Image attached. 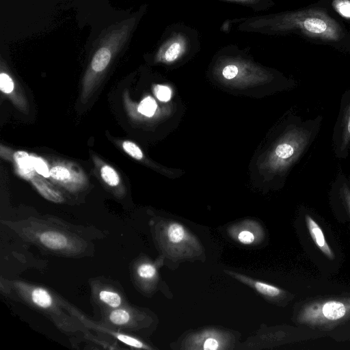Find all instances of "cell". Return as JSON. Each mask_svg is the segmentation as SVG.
<instances>
[{"instance_id": "cell-1", "label": "cell", "mask_w": 350, "mask_h": 350, "mask_svg": "<svg viewBox=\"0 0 350 350\" xmlns=\"http://www.w3.org/2000/svg\"><path fill=\"white\" fill-rule=\"evenodd\" d=\"M275 28L297 30L308 37L326 41H338L342 36V29L337 22L319 9H308L281 16L275 22Z\"/></svg>"}, {"instance_id": "cell-2", "label": "cell", "mask_w": 350, "mask_h": 350, "mask_svg": "<svg viewBox=\"0 0 350 350\" xmlns=\"http://www.w3.org/2000/svg\"><path fill=\"white\" fill-rule=\"evenodd\" d=\"M349 318L350 297H347L310 301L301 308L297 321L310 326L329 327Z\"/></svg>"}, {"instance_id": "cell-3", "label": "cell", "mask_w": 350, "mask_h": 350, "mask_svg": "<svg viewBox=\"0 0 350 350\" xmlns=\"http://www.w3.org/2000/svg\"><path fill=\"white\" fill-rule=\"evenodd\" d=\"M312 133L306 127H294L275 146L269 158V165L280 171L294 163L309 144Z\"/></svg>"}, {"instance_id": "cell-4", "label": "cell", "mask_w": 350, "mask_h": 350, "mask_svg": "<svg viewBox=\"0 0 350 350\" xmlns=\"http://www.w3.org/2000/svg\"><path fill=\"white\" fill-rule=\"evenodd\" d=\"M334 134L336 152L341 157L350 147V99L342 107Z\"/></svg>"}, {"instance_id": "cell-5", "label": "cell", "mask_w": 350, "mask_h": 350, "mask_svg": "<svg viewBox=\"0 0 350 350\" xmlns=\"http://www.w3.org/2000/svg\"><path fill=\"white\" fill-rule=\"evenodd\" d=\"M305 221L311 239L317 247L329 259L334 260L335 255L327 243L321 228L309 215H305Z\"/></svg>"}, {"instance_id": "cell-6", "label": "cell", "mask_w": 350, "mask_h": 350, "mask_svg": "<svg viewBox=\"0 0 350 350\" xmlns=\"http://www.w3.org/2000/svg\"><path fill=\"white\" fill-rule=\"evenodd\" d=\"M226 272L237 278V280L241 281L242 282L252 286L258 293L264 295L274 297L280 295L283 293L280 288L275 286L262 282L253 280L251 278L234 272L229 271H226Z\"/></svg>"}, {"instance_id": "cell-7", "label": "cell", "mask_w": 350, "mask_h": 350, "mask_svg": "<svg viewBox=\"0 0 350 350\" xmlns=\"http://www.w3.org/2000/svg\"><path fill=\"white\" fill-rule=\"evenodd\" d=\"M185 49V44L182 38H175L167 44L160 51L159 57L161 61L170 63L179 58Z\"/></svg>"}, {"instance_id": "cell-8", "label": "cell", "mask_w": 350, "mask_h": 350, "mask_svg": "<svg viewBox=\"0 0 350 350\" xmlns=\"http://www.w3.org/2000/svg\"><path fill=\"white\" fill-rule=\"evenodd\" d=\"M40 241L46 247L52 250H62L68 244L66 237L55 231H46L42 233L40 236Z\"/></svg>"}, {"instance_id": "cell-9", "label": "cell", "mask_w": 350, "mask_h": 350, "mask_svg": "<svg viewBox=\"0 0 350 350\" xmlns=\"http://www.w3.org/2000/svg\"><path fill=\"white\" fill-rule=\"evenodd\" d=\"M111 58V51L109 47L102 46L95 53L92 62L91 68L95 72H103L108 66Z\"/></svg>"}, {"instance_id": "cell-10", "label": "cell", "mask_w": 350, "mask_h": 350, "mask_svg": "<svg viewBox=\"0 0 350 350\" xmlns=\"http://www.w3.org/2000/svg\"><path fill=\"white\" fill-rule=\"evenodd\" d=\"M32 183L38 191L46 200L56 203L63 202L64 198L62 196L41 180L34 178L32 180Z\"/></svg>"}, {"instance_id": "cell-11", "label": "cell", "mask_w": 350, "mask_h": 350, "mask_svg": "<svg viewBox=\"0 0 350 350\" xmlns=\"http://www.w3.org/2000/svg\"><path fill=\"white\" fill-rule=\"evenodd\" d=\"M20 172L29 177L35 170L32 164L31 156L25 151H18L14 155Z\"/></svg>"}, {"instance_id": "cell-12", "label": "cell", "mask_w": 350, "mask_h": 350, "mask_svg": "<svg viewBox=\"0 0 350 350\" xmlns=\"http://www.w3.org/2000/svg\"><path fill=\"white\" fill-rule=\"evenodd\" d=\"M31 299L35 304L44 308L50 307L53 303L49 292L41 288H36L32 291Z\"/></svg>"}, {"instance_id": "cell-13", "label": "cell", "mask_w": 350, "mask_h": 350, "mask_svg": "<svg viewBox=\"0 0 350 350\" xmlns=\"http://www.w3.org/2000/svg\"><path fill=\"white\" fill-rule=\"evenodd\" d=\"M167 238L172 243H180L185 237V231L183 226L177 223L171 224L167 229Z\"/></svg>"}, {"instance_id": "cell-14", "label": "cell", "mask_w": 350, "mask_h": 350, "mask_svg": "<svg viewBox=\"0 0 350 350\" xmlns=\"http://www.w3.org/2000/svg\"><path fill=\"white\" fill-rule=\"evenodd\" d=\"M103 180L109 186H117L120 183V177L117 172L111 166L105 165L100 169Z\"/></svg>"}, {"instance_id": "cell-15", "label": "cell", "mask_w": 350, "mask_h": 350, "mask_svg": "<svg viewBox=\"0 0 350 350\" xmlns=\"http://www.w3.org/2000/svg\"><path fill=\"white\" fill-rule=\"evenodd\" d=\"M157 109V103L150 96H147L142 100L138 106V111L140 113L148 116H152Z\"/></svg>"}, {"instance_id": "cell-16", "label": "cell", "mask_w": 350, "mask_h": 350, "mask_svg": "<svg viewBox=\"0 0 350 350\" xmlns=\"http://www.w3.org/2000/svg\"><path fill=\"white\" fill-rule=\"evenodd\" d=\"M332 6L340 16L350 19V0H332Z\"/></svg>"}, {"instance_id": "cell-17", "label": "cell", "mask_w": 350, "mask_h": 350, "mask_svg": "<svg viewBox=\"0 0 350 350\" xmlns=\"http://www.w3.org/2000/svg\"><path fill=\"white\" fill-rule=\"evenodd\" d=\"M100 299L112 308H117L121 304V297L114 292L102 291L99 293Z\"/></svg>"}, {"instance_id": "cell-18", "label": "cell", "mask_w": 350, "mask_h": 350, "mask_svg": "<svg viewBox=\"0 0 350 350\" xmlns=\"http://www.w3.org/2000/svg\"><path fill=\"white\" fill-rule=\"evenodd\" d=\"M109 319L113 324L122 325L126 324L129 321L130 314L125 310L118 309L111 312Z\"/></svg>"}, {"instance_id": "cell-19", "label": "cell", "mask_w": 350, "mask_h": 350, "mask_svg": "<svg viewBox=\"0 0 350 350\" xmlns=\"http://www.w3.org/2000/svg\"><path fill=\"white\" fill-rule=\"evenodd\" d=\"M122 148L126 153L137 160H141L144 157L142 150L137 145L132 142H124L122 144Z\"/></svg>"}, {"instance_id": "cell-20", "label": "cell", "mask_w": 350, "mask_h": 350, "mask_svg": "<svg viewBox=\"0 0 350 350\" xmlns=\"http://www.w3.org/2000/svg\"><path fill=\"white\" fill-rule=\"evenodd\" d=\"M31 161L33 168L36 172L45 178L50 176V170H49L46 163L42 159L31 156Z\"/></svg>"}, {"instance_id": "cell-21", "label": "cell", "mask_w": 350, "mask_h": 350, "mask_svg": "<svg viewBox=\"0 0 350 350\" xmlns=\"http://www.w3.org/2000/svg\"><path fill=\"white\" fill-rule=\"evenodd\" d=\"M50 176L57 180H65L70 177V172L63 166H55L50 170Z\"/></svg>"}, {"instance_id": "cell-22", "label": "cell", "mask_w": 350, "mask_h": 350, "mask_svg": "<svg viewBox=\"0 0 350 350\" xmlns=\"http://www.w3.org/2000/svg\"><path fill=\"white\" fill-rule=\"evenodd\" d=\"M0 89L5 94H10L14 90V83L12 78L6 73L0 75Z\"/></svg>"}, {"instance_id": "cell-23", "label": "cell", "mask_w": 350, "mask_h": 350, "mask_svg": "<svg viewBox=\"0 0 350 350\" xmlns=\"http://www.w3.org/2000/svg\"><path fill=\"white\" fill-rule=\"evenodd\" d=\"M156 267L148 263L141 265L137 269L138 275L145 279L153 278L156 274Z\"/></svg>"}, {"instance_id": "cell-24", "label": "cell", "mask_w": 350, "mask_h": 350, "mask_svg": "<svg viewBox=\"0 0 350 350\" xmlns=\"http://www.w3.org/2000/svg\"><path fill=\"white\" fill-rule=\"evenodd\" d=\"M116 336L119 340L129 346L133 347L135 348H146L141 341L133 337L124 335L122 334H116Z\"/></svg>"}, {"instance_id": "cell-25", "label": "cell", "mask_w": 350, "mask_h": 350, "mask_svg": "<svg viewBox=\"0 0 350 350\" xmlns=\"http://www.w3.org/2000/svg\"><path fill=\"white\" fill-rule=\"evenodd\" d=\"M154 94L161 101L166 102L171 98V90L165 85H157L154 87Z\"/></svg>"}, {"instance_id": "cell-26", "label": "cell", "mask_w": 350, "mask_h": 350, "mask_svg": "<svg viewBox=\"0 0 350 350\" xmlns=\"http://www.w3.org/2000/svg\"><path fill=\"white\" fill-rule=\"evenodd\" d=\"M239 74V68L234 64L226 65L222 70V75L226 79H232Z\"/></svg>"}, {"instance_id": "cell-27", "label": "cell", "mask_w": 350, "mask_h": 350, "mask_svg": "<svg viewBox=\"0 0 350 350\" xmlns=\"http://www.w3.org/2000/svg\"><path fill=\"white\" fill-rule=\"evenodd\" d=\"M340 196L350 215V189L346 183L340 188Z\"/></svg>"}, {"instance_id": "cell-28", "label": "cell", "mask_w": 350, "mask_h": 350, "mask_svg": "<svg viewBox=\"0 0 350 350\" xmlns=\"http://www.w3.org/2000/svg\"><path fill=\"white\" fill-rule=\"evenodd\" d=\"M238 239L241 243L251 244L254 241V236L250 231L243 230L239 234Z\"/></svg>"}, {"instance_id": "cell-29", "label": "cell", "mask_w": 350, "mask_h": 350, "mask_svg": "<svg viewBox=\"0 0 350 350\" xmlns=\"http://www.w3.org/2000/svg\"><path fill=\"white\" fill-rule=\"evenodd\" d=\"M219 347V343L217 340L213 338H207L204 343V349L216 350Z\"/></svg>"}, {"instance_id": "cell-30", "label": "cell", "mask_w": 350, "mask_h": 350, "mask_svg": "<svg viewBox=\"0 0 350 350\" xmlns=\"http://www.w3.org/2000/svg\"><path fill=\"white\" fill-rule=\"evenodd\" d=\"M228 1H235L244 3H252L254 1V0H228Z\"/></svg>"}]
</instances>
